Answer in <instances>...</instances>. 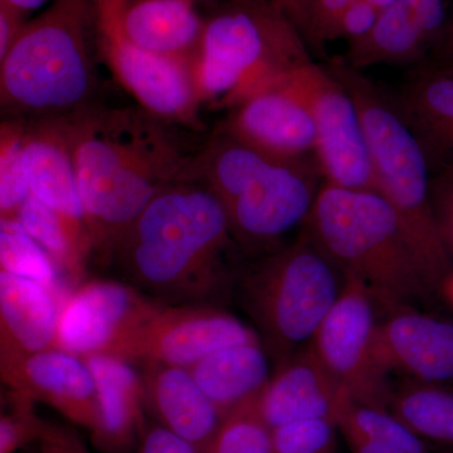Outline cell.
<instances>
[{
    "mask_svg": "<svg viewBox=\"0 0 453 453\" xmlns=\"http://www.w3.org/2000/svg\"><path fill=\"white\" fill-rule=\"evenodd\" d=\"M431 201L438 229L453 258V165L432 174Z\"/></svg>",
    "mask_w": 453,
    "mask_h": 453,
    "instance_id": "34",
    "label": "cell"
},
{
    "mask_svg": "<svg viewBox=\"0 0 453 453\" xmlns=\"http://www.w3.org/2000/svg\"><path fill=\"white\" fill-rule=\"evenodd\" d=\"M140 453H202L192 443L165 427L151 428L145 434Z\"/></svg>",
    "mask_w": 453,
    "mask_h": 453,
    "instance_id": "36",
    "label": "cell"
},
{
    "mask_svg": "<svg viewBox=\"0 0 453 453\" xmlns=\"http://www.w3.org/2000/svg\"><path fill=\"white\" fill-rule=\"evenodd\" d=\"M154 303L127 283L83 282L61 303L55 348L82 359L109 354Z\"/></svg>",
    "mask_w": 453,
    "mask_h": 453,
    "instance_id": "13",
    "label": "cell"
},
{
    "mask_svg": "<svg viewBox=\"0 0 453 453\" xmlns=\"http://www.w3.org/2000/svg\"><path fill=\"white\" fill-rule=\"evenodd\" d=\"M0 362L3 381L12 392L52 405L95 434L98 426L96 384L82 357L52 348Z\"/></svg>",
    "mask_w": 453,
    "mask_h": 453,
    "instance_id": "15",
    "label": "cell"
},
{
    "mask_svg": "<svg viewBox=\"0 0 453 453\" xmlns=\"http://www.w3.org/2000/svg\"><path fill=\"white\" fill-rule=\"evenodd\" d=\"M340 431L347 441L351 453H408L360 436L357 432L350 431V429H340Z\"/></svg>",
    "mask_w": 453,
    "mask_h": 453,
    "instance_id": "40",
    "label": "cell"
},
{
    "mask_svg": "<svg viewBox=\"0 0 453 453\" xmlns=\"http://www.w3.org/2000/svg\"><path fill=\"white\" fill-rule=\"evenodd\" d=\"M92 253L111 259L122 238L165 188L187 180V154L170 125L140 109L88 105L62 118Z\"/></svg>",
    "mask_w": 453,
    "mask_h": 453,
    "instance_id": "1",
    "label": "cell"
},
{
    "mask_svg": "<svg viewBox=\"0 0 453 453\" xmlns=\"http://www.w3.org/2000/svg\"><path fill=\"white\" fill-rule=\"evenodd\" d=\"M0 2L5 3V4L11 5V7L16 8L29 16L33 12L38 11L44 5L50 4L53 0H0Z\"/></svg>",
    "mask_w": 453,
    "mask_h": 453,
    "instance_id": "42",
    "label": "cell"
},
{
    "mask_svg": "<svg viewBox=\"0 0 453 453\" xmlns=\"http://www.w3.org/2000/svg\"><path fill=\"white\" fill-rule=\"evenodd\" d=\"M354 103L371 160L372 190L392 205L405 235L436 290L452 273L453 258L438 229L431 201V177L421 145L390 97L365 71L344 58L326 65Z\"/></svg>",
    "mask_w": 453,
    "mask_h": 453,
    "instance_id": "4",
    "label": "cell"
},
{
    "mask_svg": "<svg viewBox=\"0 0 453 453\" xmlns=\"http://www.w3.org/2000/svg\"><path fill=\"white\" fill-rule=\"evenodd\" d=\"M374 301L354 280L324 319L310 345L353 401L388 410L393 387L374 353Z\"/></svg>",
    "mask_w": 453,
    "mask_h": 453,
    "instance_id": "10",
    "label": "cell"
},
{
    "mask_svg": "<svg viewBox=\"0 0 453 453\" xmlns=\"http://www.w3.org/2000/svg\"><path fill=\"white\" fill-rule=\"evenodd\" d=\"M59 310L46 286L0 271V360L55 348Z\"/></svg>",
    "mask_w": 453,
    "mask_h": 453,
    "instance_id": "20",
    "label": "cell"
},
{
    "mask_svg": "<svg viewBox=\"0 0 453 453\" xmlns=\"http://www.w3.org/2000/svg\"><path fill=\"white\" fill-rule=\"evenodd\" d=\"M18 220L33 240L49 253L56 266L73 280L82 276L85 259L77 252L65 223L55 211L31 195L20 208Z\"/></svg>",
    "mask_w": 453,
    "mask_h": 453,
    "instance_id": "29",
    "label": "cell"
},
{
    "mask_svg": "<svg viewBox=\"0 0 453 453\" xmlns=\"http://www.w3.org/2000/svg\"><path fill=\"white\" fill-rule=\"evenodd\" d=\"M255 401L226 414L204 453H273V431L259 416Z\"/></svg>",
    "mask_w": 453,
    "mask_h": 453,
    "instance_id": "32",
    "label": "cell"
},
{
    "mask_svg": "<svg viewBox=\"0 0 453 453\" xmlns=\"http://www.w3.org/2000/svg\"><path fill=\"white\" fill-rule=\"evenodd\" d=\"M2 271L26 277L58 291L56 264L18 219H0Z\"/></svg>",
    "mask_w": 453,
    "mask_h": 453,
    "instance_id": "30",
    "label": "cell"
},
{
    "mask_svg": "<svg viewBox=\"0 0 453 453\" xmlns=\"http://www.w3.org/2000/svg\"><path fill=\"white\" fill-rule=\"evenodd\" d=\"M282 85L306 106L316 134L315 157L325 181L372 189L371 160L362 120L345 86L314 61L283 76Z\"/></svg>",
    "mask_w": 453,
    "mask_h": 453,
    "instance_id": "9",
    "label": "cell"
},
{
    "mask_svg": "<svg viewBox=\"0 0 453 453\" xmlns=\"http://www.w3.org/2000/svg\"><path fill=\"white\" fill-rule=\"evenodd\" d=\"M388 410L428 445L453 449V388L407 381L393 387Z\"/></svg>",
    "mask_w": 453,
    "mask_h": 453,
    "instance_id": "27",
    "label": "cell"
},
{
    "mask_svg": "<svg viewBox=\"0 0 453 453\" xmlns=\"http://www.w3.org/2000/svg\"><path fill=\"white\" fill-rule=\"evenodd\" d=\"M273 2L296 26L303 37L305 38L306 43H308L310 22H311L315 0H273Z\"/></svg>",
    "mask_w": 453,
    "mask_h": 453,
    "instance_id": "38",
    "label": "cell"
},
{
    "mask_svg": "<svg viewBox=\"0 0 453 453\" xmlns=\"http://www.w3.org/2000/svg\"><path fill=\"white\" fill-rule=\"evenodd\" d=\"M94 0H53L0 59V103L8 118L57 119L91 105Z\"/></svg>",
    "mask_w": 453,
    "mask_h": 453,
    "instance_id": "5",
    "label": "cell"
},
{
    "mask_svg": "<svg viewBox=\"0 0 453 453\" xmlns=\"http://www.w3.org/2000/svg\"><path fill=\"white\" fill-rule=\"evenodd\" d=\"M235 282L241 305L280 368L311 342L347 280L303 228L296 241L258 259Z\"/></svg>",
    "mask_w": 453,
    "mask_h": 453,
    "instance_id": "7",
    "label": "cell"
},
{
    "mask_svg": "<svg viewBox=\"0 0 453 453\" xmlns=\"http://www.w3.org/2000/svg\"><path fill=\"white\" fill-rule=\"evenodd\" d=\"M449 0H395L363 37L349 42L351 67L365 71L377 65H410L436 49L445 32Z\"/></svg>",
    "mask_w": 453,
    "mask_h": 453,
    "instance_id": "17",
    "label": "cell"
},
{
    "mask_svg": "<svg viewBox=\"0 0 453 453\" xmlns=\"http://www.w3.org/2000/svg\"><path fill=\"white\" fill-rule=\"evenodd\" d=\"M381 13L365 0H354L340 18L335 29V40L345 38L349 42L363 37L374 27Z\"/></svg>",
    "mask_w": 453,
    "mask_h": 453,
    "instance_id": "35",
    "label": "cell"
},
{
    "mask_svg": "<svg viewBox=\"0 0 453 453\" xmlns=\"http://www.w3.org/2000/svg\"><path fill=\"white\" fill-rule=\"evenodd\" d=\"M146 365L144 398H148L163 427L204 453L222 425V413L199 388L189 369Z\"/></svg>",
    "mask_w": 453,
    "mask_h": 453,
    "instance_id": "21",
    "label": "cell"
},
{
    "mask_svg": "<svg viewBox=\"0 0 453 453\" xmlns=\"http://www.w3.org/2000/svg\"><path fill=\"white\" fill-rule=\"evenodd\" d=\"M365 2L369 3L372 7L377 8L378 11L383 12L384 9L388 8L395 0H365Z\"/></svg>",
    "mask_w": 453,
    "mask_h": 453,
    "instance_id": "44",
    "label": "cell"
},
{
    "mask_svg": "<svg viewBox=\"0 0 453 453\" xmlns=\"http://www.w3.org/2000/svg\"><path fill=\"white\" fill-rule=\"evenodd\" d=\"M190 2L196 3V4H198V3H207V2H213L216 3L217 0H190Z\"/></svg>",
    "mask_w": 453,
    "mask_h": 453,
    "instance_id": "45",
    "label": "cell"
},
{
    "mask_svg": "<svg viewBox=\"0 0 453 453\" xmlns=\"http://www.w3.org/2000/svg\"><path fill=\"white\" fill-rule=\"evenodd\" d=\"M374 353L386 372L423 383L453 384V324L411 308L377 323Z\"/></svg>",
    "mask_w": 453,
    "mask_h": 453,
    "instance_id": "16",
    "label": "cell"
},
{
    "mask_svg": "<svg viewBox=\"0 0 453 453\" xmlns=\"http://www.w3.org/2000/svg\"><path fill=\"white\" fill-rule=\"evenodd\" d=\"M193 59L202 106L234 109L311 62L296 26L273 0H217Z\"/></svg>",
    "mask_w": 453,
    "mask_h": 453,
    "instance_id": "6",
    "label": "cell"
},
{
    "mask_svg": "<svg viewBox=\"0 0 453 453\" xmlns=\"http://www.w3.org/2000/svg\"><path fill=\"white\" fill-rule=\"evenodd\" d=\"M303 228L345 280L359 282L388 312L436 291L395 211L375 190L325 181Z\"/></svg>",
    "mask_w": 453,
    "mask_h": 453,
    "instance_id": "3",
    "label": "cell"
},
{
    "mask_svg": "<svg viewBox=\"0 0 453 453\" xmlns=\"http://www.w3.org/2000/svg\"><path fill=\"white\" fill-rule=\"evenodd\" d=\"M22 162L31 195L58 214L77 252L88 264L91 238L62 118L26 120Z\"/></svg>",
    "mask_w": 453,
    "mask_h": 453,
    "instance_id": "14",
    "label": "cell"
},
{
    "mask_svg": "<svg viewBox=\"0 0 453 453\" xmlns=\"http://www.w3.org/2000/svg\"><path fill=\"white\" fill-rule=\"evenodd\" d=\"M395 98L432 174L453 165V71L442 65L422 71Z\"/></svg>",
    "mask_w": 453,
    "mask_h": 453,
    "instance_id": "23",
    "label": "cell"
},
{
    "mask_svg": "<svg viewBox=\"0 0 453 453\" xmlns=\"http://www.w3.org/2000/svg\"><path fill=\"white\" fill-rule=\"evenodd\" d=\"M97 390L98 426L94 437L105 451H120L142 426L144 384L131 363L111 354L83 357Z\"/></svg>",
    "mask_w": 453,
    "mask_h": 453,
    "instance_id": "24",
    "label": "cell"
},
{
    "mask_svg": "<svg viewBox=\"0 0 453 453\" xmlns=\"http://www.w3.org/2000/svg\"><path fill=\"white\" fill-rule=\"evenodd\" d=\"M442 65H446L447 68H449V70L453 71V64Z\"/></svg>",
    "mask_w": 453,
    "mask_h": 453,
    "instance_id": "46",
    "label": "cell"
},
{
    "mask_svg": "<svg viewBox=\"0 0 453 453\" xmlns=\"http://www.w3.org/2000/svg\"><path fill=\"white\" fill-rule=\"evenodd\" d=\"M336 423L305 419L273 431V453H336Z\"/></svg>",
    "mask_w": 453,
    "mask_h": 453,
    "instance_id": "33",
    "label": "cell"
},
{
    "mask_svg": "<svg viewBox=\"0 0 453 453\" xmlns=\"http://www.w3.org/2000/svg\"><path fill=\"white\" fill-rule=\"evenodd\" d=\"M261 342L240 319L213 305L155 301L109 354L130 363L189 369L214 351Z\"/></svg>",
    "mask_w": 453,
    "mask_h": 453,
    "instance_id": "8",
    "label": "cell"
},
{
    "mask_svg": "<svg viewBox=\"0 0 453 453\" xmlns=\"http://www.w3.org/2000/svg\"><path fill=\"white\" fill-rule=\"evenodd\" d=\"M441 291H443V294L446 295L447 300L453 305V271L447 276L445 281H443L442 286H441Z\"/></svg>",
    "mask_w": 453,
    "mask_h": 453,
    "instance_id": "43",
    "label": "cell"
},
{
    "mask_svg": "<svg viewBox=\"0 0 453 453\" xmlns=\"http://www.w3.org/2000/svg\"><path fill=\"white\" fill-rule=\"evenodd\" d=\"M267 357L261 342L232 345L203 357L189 372L225 418L232 411L257 398L267 386Z\"/></svg>",
    "mask_w": 453,
    "mask_h": 453,
    "instance_id": "25",
    "label": "cell"
},
{
    "mask_svg": "<svg viewBox=\"0 0 453 453\" xmlns=\"http://www.w3.org/2000/svg\"><path fill=\"white\" fill-rule=\"evenodd\" d=\"M276 160L281 159L219 130L193 157L187 181L207 188L226 207Z\"/></svg>",
    "mask_w": 453,
    "mask_h": 453,
    "instance_id": "26",
    "label": "cell"
},
{
    "mask_svg": "<svg viewBox=\"0 0 453 453\" xmlns=\"http://www.w3.org/2000/svg\"><path fill=\"white\" fill-rule=\"evenodd\" d=\"M27 14L0 2V59L7 56L27 23Z\"/></svg>",
    "mask_w": 453,
    "mask_h": 453,
    "instance_id": "37",
    "label": "cell"
},
{
    "mask_svg": "<svg viewBox=\"0 0 453 453\" xmlns=\"http://www.w3.org/2000/svg\"><path fill=\"white\" fill-rule=\"evenodd\" d=\"M100 42L116 80L144 111L168 125H198L202 103L193 61L149 52L121 35Z\"/></svg>",
    "mask_w": 453,
    "mask_h": 453,
    "instance_id": "12",
    "label": "cell"
},
{
    "mask_svg": "<svg viewBox=\"0 0 453 453\" xmlns=\"http://www.w3.org/2000/svg\"><path fill=\"white\" fill-rule=\"evenodd\" d=\"M335 422L339 429H350L360 436L402 451L434 453L431 445L417 436L389 410L357 403L349 395L340 404Z\"/></svg>",
    "mask_w": 453,
    "mask_h": 453,
    "instance_id": "28",
    "label": "cell"
},
{
    "mask_svg": "<svg viewBox=\"0 0 453 453\" xmlns=\"http://www.w3.org/2000/svg\"><path fill=\"white\" fill-rule=\"evenodd\" d=\"M204 25L190 0H127L113 35L157 55L193 61Z\"/></svg>",
    "mask_w": 453,
    "mask_h": 453,
    "instance_id": "22",
    "label": "cell"
},
{
    "mask_svg": "<svg viewBox=\"0 0 453 453\" xmlns=\"http://www.w3.org/2000/svg\"><path fill=\"white\" fill-rule=\"evenodd\" d=\"M222 131L279 159L315 157L311 115L280 80L232 109Z\"/></svg>",
    "mask_w": 453,
    "mask_h": 453,
    "instance_id": "18",
    "label": "cell"
},
{
    "mask_svg": "<svg viewBox=\"0 0 453 453\" xmlns=\"http://www.w3.org/2000/svg\"><path fill=\"white\" fill-rule=\"evenodd\" d=\"M225 205L196 181L159 193L122 238L111 259L134 288L166 305H210L231 280L235 246Z\"/></svg>",
    "mask_w": 453,
    "mask_h": 453,
    "instance_id": "2",
    "label": "cell"
},
{
    "mask_svg": "<svg viewBox=\"0 0 453 453\" xmlns=\"http://www.w3.org/2000/svg\"><path fill=\"white\" fill-rule=\"evenodd\" d=\"M26 120L7 118L0 127V217L18 219L20 208L31 196L22 162Z\"/></svg>",
    "mask_w": 453,
    "mask_h": 453,
    "instance_id": "31",
    "label": "cell"
},
{
    "mask_svg": "<svg viewBox=\"0 0 453 453\" xmlns=\"http://www.w3.org/2000/svg\"><path fill=\"white\" fill-rule=\"evenodd\" d=\"M316 157L276 160L226 205L235 243L244 249H279L277 241L305 225L320 190Z\"/></svg>",
    "mask_w": 453,
    "mask_h": 453,
    "instance_id": "11",
    "label": "cell"
},
{
    "mask_svg": "<svg viewBox=\"0 0 453 453\" xmlns=\"http://www.w3.org/2000/svg\"><path fill=\"white\" fill-rule=\"evenodd\" d=\"M348 395L309 344L280 366L255 403L261 418L273 431L305 419L335 422L340 404Z\"/></svg>",
    "mask_w": 453,
    "mask_h": 453,
    "instance_id": "19",
    "label": "cell"
},
{
    "mask_svg": "<svg viewBox=\"0 0 453 453\" xmlns=\"http://www.w3.org/2000/svg\"><path fill=\"white\" fill-rule=\"evenodd\" d=\"M97 13L98 35L110 37L118 32L119 19L127 0H94Z\"/></svg>",
    "mask_w": 453,
    "mask_h": 453,
    "instance_id": "39",
    "label": "cell"
},
{
    "mask_svg": "<svg viewBox=\"0 0 453 453\" xmlns=\"http://www.w3.org/2000/svg\"><path fill=\"white\" fill-rule=\"evenodd\" d=\"M438 56L442 59V65L453 64V9L451 16L447 19L445 32L436 47Z\"/></svg>",
    "mask_w": 453,
    "mask_h": 453,
    "instance_id": "41",
    "label": "cell"
}]
</instances>
